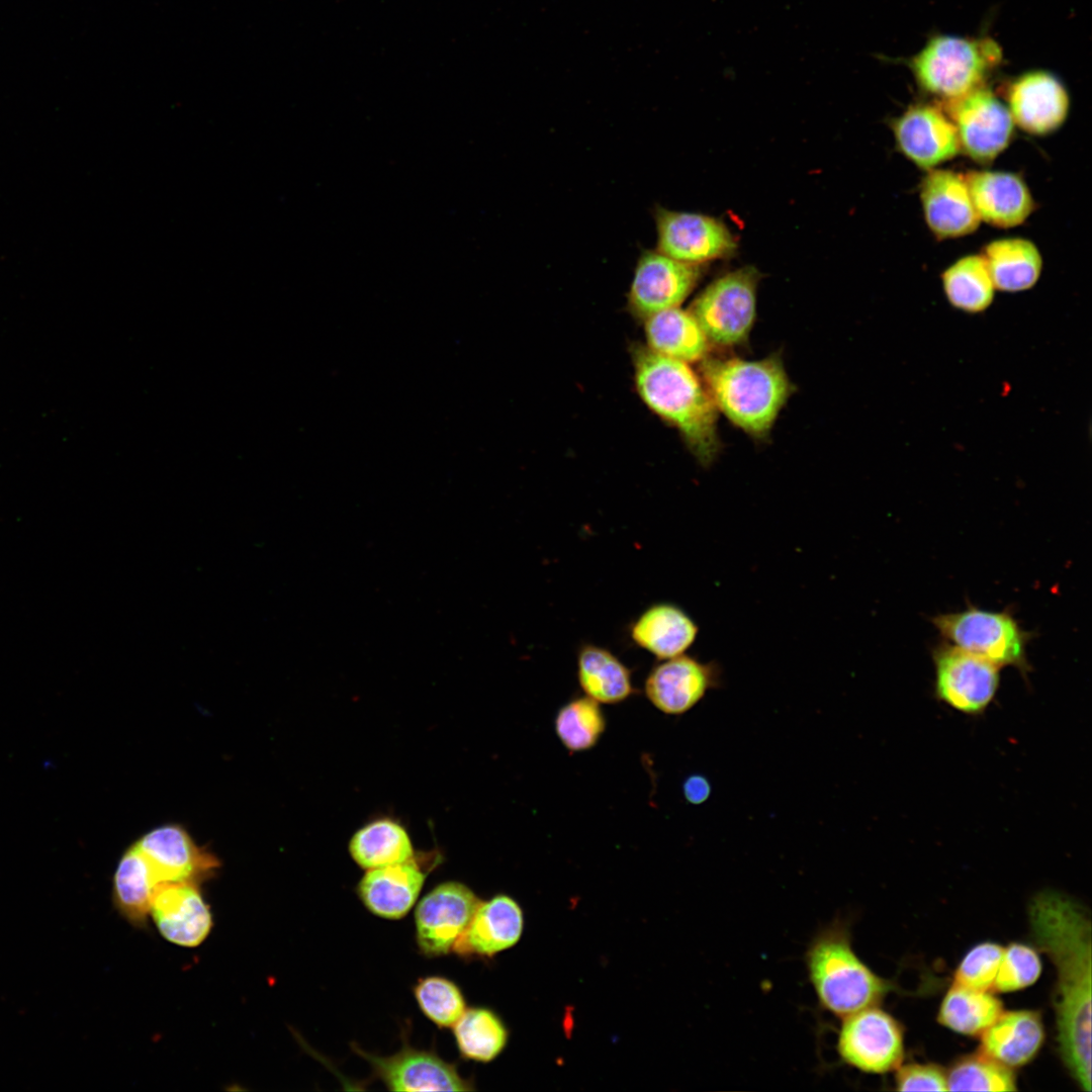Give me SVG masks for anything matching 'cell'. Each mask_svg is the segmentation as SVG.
I'll return each instance as SVG.
<instances>
[{
  "instance_id": "31",
  "label": "cell",
  "mask_w": 1092,
  "mask_h": 1092,
  "mask_svg": "<svg viewBox=\"0 0 1092 1092\" xmlns=\"http://www.w3.org/2000/svg\"><path fill=\"white\" fill-rule=\"evenodd\" d=\"M1002 1011L1001 1000L990 991L953 983L940 1004L937 1020L958 1033L977 1035L986 1030Z\"/></svg>"
},
{
  "instance_id": "16",
  "label": "cell",
  "mask_w": 1092,
  "mask_h": 1092,
  "mask_svg": "<svg viewBox=\"0 0 1092 1092\" xmlns=\"http://www.w3.org/2000/svg\"><path fill=\"white\" fill-rule=\"evenodd\" d=\"M133 845L148 861L159 885L197 884L219 868L215 855L199 847L178 824H165L141 836Z\"/></svg>"
},
{
  "instance_id": "2",
  "label": "cell",
  "mask_w": 1092,
  "mask_h": 1092,
  "mask_svg": "<svg viewBox=\"0 0 1092 1092\" xmlns=\"http://www.w3.org/2000/svg\"><path fill=\"white\" fill-rule=\"evenodd\" d=\"M635 385L645 404L680 434L696 459L710 465L720 451L718 410L703 380L686 362L647 347L633 354Z\"/></svg>"
},
{
  "instance_id": "4",
  "label": "cell",
  "mask_w": 1092,
  "mask_h": 1092,
  "mask_svg": "<svg viewBox=\"0 0 1092 1092\" xmlns=\"http://www.w3.org/2000/svg\"><path fill=\"white\" fill-rule=\"evenodd\" d=\"M805 965L819 1005L837 1017L877 1005L891 988L855 953L847 923L841 920L811 939Z\"/></svg>"
},
{
  "instance_id": "36",
  "label": "cell",
  "mask_w": 1092,
  "mask_h": 1092,
  "mask_svg": "<svg viewBox=\"0 0 1092 1092\" xmlns=\"http://www.w3.org/2000/svg\"><path fill=\"white\" fill-rule=\"evenodd\" d=\"M413 994L421 1012L441 1029L452 1028L466 1010L461 989L444 976L431 975L418 979Z\"/></svg>"
},
{
  "instance_id": "11",
  "label": "cell",
  "mask_w": 1092,
  "mask_h": 1092,
  "mask_svg": "<svg viewBox=\"0 0 1092 1092\" xmlns=\"http://www.w3.org/2000/svg\"><path fill=\"white\" fill-rule=\"evenodd\" d=\"M656 250L679 262L702 266L729 259L737 242L727 225L716 217L656 207Z\"/></svg>"
},
{
  "instance_id": "15",
  "label": "cell",
  "mask_w": 1092,
  "mask_h": 1092,
  "mask_svg": "<svg viewBox=\"0 0 1092 1092\" xmlns=\"http://www.w3.org/2000/svg\"><path fill=\"white\" fill-rule=\"evenodd\" d=\"M721 675L718 663L684 653L659 660L646 676L644 693L661 713L679 716L697 706L709 691L719 688Z\"/></svg>"
},
{
  "instance_id": "18",
  "label": "cell",
  "mask_w": 1092,
  "mask_h": 1092,
  "mask_svg": "<svg viewBox=\"0 0 1092 1092\" xmlns=\"http://www.w3.org/2000/svg\"><path fill=\"white\" fill-rule=\"evenodd\" d=\"M436 864L412 856L402 862L367 870L357 884L356 894L373 915L401 919L416 906L427 876Z\"/></svg>"
},
{
  "instance_id": "8",
  "label": "cell",
  "mask_w": 1092,
  "mask_h": 1092,
  "mask_svg": "<svg viewBox=\"0 0 1092 1092\" xmlns=\"http://www.w3.org/2000/svg\"><path fill=\"white\" fill-rule=\"evenodd\" d=\"M931 655L935 698L966 715L984 713L998 692L1000 667L945 640Z\"/></svg>"
},
{
  "instance_id": "24",
  "label": "cell",
  "mask_w": 1092,
  "mask_h": 1092,
  "mask_svg": "<svg viewBox=\"0 0 1092 1092\" xmlns=\"http://www.w3.org/2000/svg\"><path fill=\"white\" fill-rule=\"evenodd\" d=\"M635 645L658 660L686 653L695 643L699 626L679 606L661 602L647 607L631 624Z\"/></svg>"
},
{
  "instance_id": "38",
  "label": "cell",
  "mask_w": 1092,
  "mask_h": 1092,
  "mask_svg": "<svg viewBox=\"0 0 1092 1092\" xmlns=\"http://www.w3.org/2000/svg\"><path fill=\"white\" fill-rule=\"evenodd\" d=\"M1003 948L994 942L975 945L958 966L953 983L978 990L993 989Z\"/></svg>"
},
{
  "instance_id": "29",
  "label": "cell",
  "mask_w": 1092,
  "mask_h": 1092,
  "mask_svg": "<svg viewBox=\"0 0 1092 1092\" xmlns=\"http://www.w3.org/2000/svg\"><path fill=\"white\" fill-rule=\"evenodd\" d=\"M158 886L148 861L131 844L120 856L113 874V907L130 925L145 928Z\"/></svg>"
},
{
  "instance_id": "22",
  "label": "cell",
  "mask_w": 1092,
  "mask_h": 1092,
  "mask_svg": "<svg viewBox=\"0 0 1092 1092\" xmlns=\"http://www.w3.org/2000/svg\"><path fill=\"white\" fill-rule=\"evenodd\" d=\"M523 928L520 905L508 895H495L479 902L452 952L462 959L492 957L515 945Z\"/></svg>"
},
{
  "instance_id": "35",
  "label": "cell",
  "mask_w": 1092,
  "mask_h": 1092,
  "mask_svg": "<svg viewBox=\"0 0 1092 1092\" xmlns=\"http://www.w3.org/2000/svg\"><path fill=\"white\" fill-rule=\"evenodd\" d=\"M947 1091H1016L1014 1072L981 1053L958 1061L946 1074Z\"/></svg>"
},
{
  "instance_id": "33",
  "label": "cell",
  "mask_w": 1092,
  "mask_h": 1092,
  "mask_svg": "<svg viewBox=\"0 0 1092 1092\" xmlns=\"http://www.w3.org/2000/svg\"><path fill=\"white\" fill-rule=\"evenodd\" d=\"M941 282L949 304L964 312H983L993 302L995 286L981 255L957 260L942 272Z\"/></svg>"
},
{
  "instance_id": "27",
  "label": "cell",
  "mask_w": 1092,
  "mask_h": 1092,
  "mask_svg": "<svg viewBox=\"0 0 1092 1092\" xmlns=\"http://www.w3.org/2000/svg\"><path fill=\"white\" fill-rule=\"evenodd\" d=\"M577 681L584 695L601 704H619L636 693L628 666L608 648L583 643L576 654Z\"/></svg>"
},
{
  "instance_id": "21",
  "label": "cell",
  "mask_w": 1092,
  "mask_h": 1092,
  "mask_svg": "<svg viewBox=\"0 0 1092 1092\" xmlns=\"http://www.w3.org/2000/svg\"><path fill=\"white\" fill-rule=\"evenodd\" d=\"M1008 110L1014 124L1033 135H1048L1066 121L1070 99L1063 84L1046 72H1030L1011 83Z\"/></svg>"
},
{
  "instance_id": "39",
  "label": "cell",
  "mask_w": 1092,
  "mask_h": 1092,
  "mask_svg": "<svg viewBox=\"0 0 1092 1092\" xmlns=\"http://www.w3.org/2000/svg\"><path fill=\"white\" fill-rule=\"evenodd\" d=\"M899 1091H947L946 1074L933 1064H908L898 1068Z\"/></svg>"
},
{
  "instance_id": "6",
  "label": "cell",
  "mask_w": 1092,
  "mask_h": 1092,
  "mask_svg": "<svg viewBox=\"0 0 1092 1092\" xmlns=\"http://www.w3.org/2000/svg\"><path fill=\"white\" fill-rule=\"evenodd\" d=\"M932 625L946 642L997 666H1012L1025 675L1030 670L1025 631L1008 610L989 611L969 605L965 610L938 614Z\"/></svg>"
},
{
  "instance_id": "3",
  "label": "cell",
  "mask_w": 1092,
  "mask_h": 1092,
  "mask_svg": "<svg viewBox=\"0 0 1092 1092\" xmlns=\"http://www.w3.org/2000/svg\"><path fill=\"white\" fill-rule=\"evenodd\" d=\"M701 374L717 410L756 439L768 436L795 390L777 354L761 360L706 357Z\"/></svg>"
},
{
  "instance_id": "20",
  "label": "cell",
  "mask_w": 1092,
  "mask_h": 1092,
  "mask_svg": "<svg viewBox=\"0 0 1092 1092\" xmlns=\"http://www.w3.org/2000/svg\"><path fill=\"white\" fill-rule=\"evenodd\" d=\"M919 194L924 219L937 239L964 237L978 229L980 217L965 176L950 170H929Z\"/></svg>"
},
{
  "instance_id": "34",
  "label": "cell",
  "mask_w": 1092,
  "mask_h": 1092,
  "mask_svg": "<svg viewBox=\"0 0 1092 1092\" xmlns=\"http://www.w3.org/2000/svg\"><path fill=\"white\" fill-rule=\"evenodd\" d=\"M554 729L569 752H581L599 742L606 730V717L598 702L586 696L577 697L558 710Z\"/></svg>"
},
{
  "instance_id": "28",
  "label": "cell",
  "mask_w": 1092,
  "mask_h": 1092,
  "mask_svg": "<svg viewBox=\"0 0 1092 1092\" xmlns=\"http://www.w3.org/2000/svg\"><path fill=\"white\" fill-rule=\"evenodd\" d=\"M995 289L1020 292L1034 286L1041 274L1037 247L1023 238H1003L987 244L981 254Z\"/></svg>"
},
{
  "instance_id": "1",
  "label": "cell",
  "mask_w": 1092,
  "mask_h": 1092,
  "mask_svg": "<svg viewBox=\"0 0 1092 1092\" xmlns=\"http://www.w3.org/2000/svg\"><path fill=\"white\" fill-rule=\"evenodd\" d=\"M1034 941L1057 973L1054 1006L1060 1053L1071 1075L1091 1091V921L1084 908L1056 891L1029 903Z\"/></svg>"
},
{
  "instance_id": "40",
  "label": "cell",
  "mask_w": 1092,
  "mask_h": 1092,
  "mask_svg": "<svg viewBox=\"0 0 1092 1092\" xmlns=\"http://www.w3.org/2000/svg\"><path fill=\"white\" fill-rule=\"evenodd\" d=\"M682 793L689 803L699 805L710 797L711 786L704 776L693 775L685 780Z\"/></svg>"
},
{
  "instance_id": "9",
  "label": "cell",
  "mask_w": 1092,
  "mask_h": 1092,
  "mask_svg": "<svg viewBox=\"0 0 1092 1092\" xmlns=\"http://www.w3.org/2000/svg\"><path fill=\"white\" fill-rule=\"evenodd\" d=\"M836 1052L846 1065L864 1073L898 1069L904 1057L903 1031L897 1020L875 1006L842 1018Z\"/></svg>"
},
{
  "instance_id": "30",
  "label": "cell",
  "mask_w": 1092,
  "mask_h": 1092,
  "mask_svg": "<svg viewBox=\"0 0 1092 1092\" xmlns=\"http://www.w3.org/2000/svg\"><path fill=\"white\" fill-rule=\"evenodd\" d=\"M353 860L363 870L402 862L414 856L406 830L397 822L382 818L357 830L349 842Z\"/></svg>"
},
{
  "instance_id": "26",
  "label": "cell",
  "mask_w": 1092,
  "mask_h": 1092,
  "mask_svg": "<svg viewBox=\"0 0 1092 1092\" xmlns=\"http://www.w3.org/2000/svg\"><path fill=\"white\" fill-rule=\"evenodd\" d=\"M647 348L686 363L703 361L710 342L690 310L667 308L644 320Z\"/></svg>"
},
{
  "instance_id": "7",
  "label": "cell",
  "mask_w": 1092,
  "mask_h": 1092,
  "mask_svg": "<svg viewBox=\"0 0 1092 1092\" xmlns=\"http://www.w3.org/2000/svg\"><path fill=\"white\" fill-rule=\"evenodd\" d=\"M760 277L756 268L742 267L717 278L696 297L689 310L710 344L731 347L748 340Z\"/></svg>"
},
{
  "instance_id": "37",
  "label": "cell",
  "mask_w": 1092,
  "mask_h": 1092,
  "mask_svg": "<svg viewBox=\"0 0 1092 1092\" xmlns=\"http://www.w3.org/2000/svg\"><path fill=\"white\" fill-rule=\"evenodd\" d=\"M1041 973V961L1029 945L1013 942L1003 953L993 989L1012 992L1032 985Z\"/></svg>"
},
{
  "instance_id": "10",
  "label": "cell",
  "mask_w": 1092,
  "mask_h": 1092,
  "mask_svg": "<svg viewBox=\"0 0 1092 1092\" xmlns=\"http://www.w3.org/2000/svg\"><path fill=\"white\" fill-rule=\"evenodd\" d=\"M944 102L960 148L969 158L989 164L1009 146L1014 122L1008 107L992 91L979 86Z\"/></svg>"
},
{
  "instance_id": "13",
  "label": "cell",
  "mask_w": 1092,
  "mask_h": 1092,
  "mask_svg": "<svg viewBox=\"0 0 1092 1092\" xmlns=\"http://www.w3.org/2000/svg\"><path fill=\"white\" fill-rule=\"evenodd\" d=\"M355 1054L364 1059L372 1076L390 1091H471L472 1083L463 1078L457 1066L442 1059L436 1052L412 1046L406 1040L390 1056H377L352 1044Z\"/></svg>"
},
{
  "instance_id": "12",
  "label": "cell",
  "mask_w": 1092,
  "mask_h": 1092,
  "mask_svg": "<svg viewBox=\"0 0 1092 1092\" xmlns=\"http://www.w3.org/2000/svg\"><path fill=\"white\" fill-rule=\"evenodd\" d=\"M480 901L461 882L447 881L435 886L415 909L416 942L420 952L427 958L451 953Z\"/></svg>"
},
{
  "instance_id": "32",
  "label": "cell",
  "mask_w": 1092,
  "mask_h": 1092,
  "mask_svg": "<svg viewBox=\"0 0 1092 1092\" xmlns=\"http://www.w3.org/2000/svg\"><path fill=\"white\" fill-rule=\"evenodd\" d=\"M452 1031L460 1057L478 1063H488L498 1057L509 1037L503 1020L486 1007L466 1008Z\"/></svg>"
},
{
  "instance_id": "14",
  "label": "cell",
  "mask_w": 1092,
  "mask_h": 1092,
  "mask_svg": "<svg viewBox=\"0 0 1092 1092\" xmlns=\"http://www.w3.org/2000/svg\"><path fill=\"white\" fill-rule=\"evenodd\" d=\"M701 266L674 260L657 250L641 253L628 293L631 312L645 320L658 311L679 306L697 286Z\"/></svg>"
},
{
  "instance_id": "23",
  "label": "cell",
  "mask_w": 1092,
  "mask_h": 1092,
  "mask_svg": "<svg viewBox=\"0 0 1092 1092\" xmlns=\"http://www.w3.org/2000/svg\"><path fill=\"white\" fill-rule=\"evenodd\" d=\"M980 220L1001 229L1022 224L1034 210V200L1015 173L971 171L965 176Z\"/></svg>"
},
{
  "instance_id": "17",
  "label": "cell",
  "mask_w": 1092,
  "mask_h": 1092,
  "mask_svg": "<svg viewBox=\"0 0 1092 1092\" xmlns=\"http://www.w3.org/2000/svg\"><path fill=\"white\" fill-rule=\"evenodd\" d=\"M890 125L899 152L921 169L932 170L961 151L954 124L936 106L912 105Z\"/></svg>"
},
{
  "instance_id": "25",
  "label": "cell",
  "mask_w": 1092,
  "mask_h": 1092,
  "mask_svg": "<svg viewBox=\"0 0 1092 1092\" xmlns=\"http://www.w3.org/2000/svg\"><path fill=\"white\" fill-rule=\"evenodd\" d=\"M1044 1039L1041 1016L1032 1010L1003 1012L981 1033L982 1053L1010 1067L1031 1061Z\"/></svg>"
},
{
  "instance_id": "5",
  "label": "cell",
  "mask_w": 1092,
  "mask_h": 1092,
  "mask_svg": "<svg viewBox=\"0 0 1092 1092\" xmlns=\"http://www.w3.org/2000/svg\"><path fill=\"white\" fill-rule=\"evenodd\" d=\"M1002 58L991 38L935 36L913 58L911 68L926 92L949 100L982 86L986 74Z\"/></svg>"
},
{
  "instance_id": "19",
  "label": "cell",
  "mask_w": 1092,
  "mask_h": 1092,
  "mask_svg": "<svg viewBox=\"0 0 1092 1092\" xmlns=\"http://www.w3.org/2000/svg\"><path fill=\"white\" fill-rule=\"evenodd\" d=\"M160 934L169 942L195 947L209 935L213 919L197 884L167 883L158 886L150 908Z\"/></svg>"
}]
</instances>
